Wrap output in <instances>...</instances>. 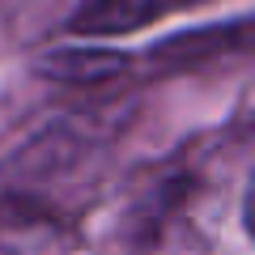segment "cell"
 <instances>
[{
	"instance_id": "1",
	"label": "cell",
	"mask_w": 255,
	"mask_h": 255,
	"mask_svg": "<svg viewBox=\"0 0 255 255\" xmlns=\"http://www.w3.org/2000/svg\"><path fill=\"white\" fill-rule=\"evenodd\" d=\"M187 4H200V0H85L73 17V30L77 34H124Z\"/></svg>"
}]
</instances>
